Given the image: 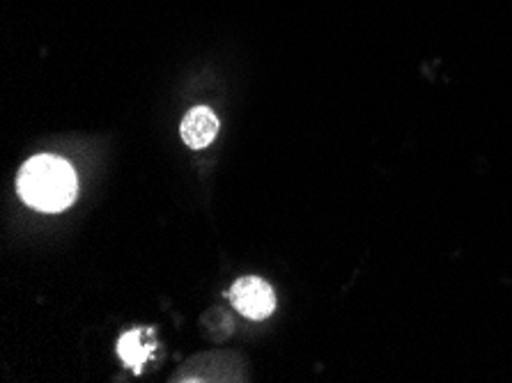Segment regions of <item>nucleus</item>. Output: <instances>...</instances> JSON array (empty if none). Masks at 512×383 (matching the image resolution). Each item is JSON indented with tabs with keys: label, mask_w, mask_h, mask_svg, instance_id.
<instances>
[{
	"label": "nucleus",
	"mask_w": 512,
	"mask_h": 383,
	"mask_svg": "<svg viewBox=\"0 0 512 383\" xmlns=\"http://www.w3.org/2000/svg\"><path fill=\"white\" fill-rule=\"evenodd\" d=\"M19 195L40 211H62L76 198V175L65 159L42 154L21 168Z\"/></svg>",
	"instance_id": "f257e3e1"
},
{
	"label": "nucleus",
	"mask_w": 512,
	"mask_h": 383,
	"mask_svg": "<svg viewBox=\"0 0 512 383\" xmlns=\"http://www.w3.org/2000/svg\"><path fill=\"white\" fill-rule=\"evenodd\" d=\"M182 140L191 150H203V147L212 145L219 134V117L214 115L212 108L196 106L191 108L182 120Z\"/></svg>",
	"instance_id": "7ed1b4c3"
},
{
	"label": "nucleus",
	"mask_w": 512,
	"mask_h": 383,
	"mask_svg": "<svg viewBox=\"0 0 512 383\" xmlns=\"http://www.w3.org/2000/svg\"><path fill=\"white\" fill-rule=\"evenodd\" d=\"M230 299L237 312H242L248 319H255V322L267 319L276 308L274 289L262 278L253 276L237 280L230 289Z\"/></svg>",
	"instance_id": "f03ea898"
},
{
	"label": "nucleus",
	"mask_w": 512,
	"mask_h": 383,
	"mask_svg": "<svg viewBox=\"0 0 512 383\" xmlns=\"http://www.w3.org/2000/svg\"><path fill=\"white\" fill-rule=\"evenodd\" d=\"M150 349L152 347L143 342V331L124 333L118 342V354L122 358V363L136 372L143 370V363L147 361V356H150Z\"/></svg>",
	"instance_id": "20e7f679"
}]
</instances>
